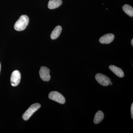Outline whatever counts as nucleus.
Listing matches in <instances>:
<instances>
[{
    "label": "nucleus",
    "instance_id": "obj_3",
    "mask_svg": "<svg viewBox=\"0 0 133 133\" xmlns=\"http://www.w3.org/2000/svg\"><path fill=\"white\" fill-rule=\"evenodd\" d=\"M49 97L50 99L62 104H64L65 102L64 97L62 94L56 91L50 92L49 95Z\"/></svg>",
    "mask_w": 133,
    "mask_h": 133
},
{
    "label": "nucleus",
    "instance_id": "obj_5",
    "mask_svg": "<svg viewBox=\"0 0 133 133\" xmlns=\"http://www.w3.org/2000/svg\"><path fill=\"white\" fill-rule=\"evenodd\" d=\"M21 79V74L18 70H15L12 72L10 78L11 85L12 86H17L20 83Z\"/></svg>",
    "mask_w": 133,
    "mask_h": 133
},
{
    "label": "nucleus",
    "instance_id": "obj_13",
    "mask_svg": "<svg viewBox=\"0 0 133 133\" xmlns=\"http://www.w3.org/2000/svg\"><path fill=\"white\" fill-rule=\"evenodd\" d=\"M131 114L132 118L133 119V103H132L131 107Z\"/></svg>",
    "mask_w": 133,
    "mask_h": 133
},
{
    "label": "nucleus",
    "instance_id": "obj_10",
    "mask_svg": "<svg viewBox=\"0 0 133 133\" xmlns=\"http://www.w3.org/2000/svg\"><path fill=\"white\" fill-rule=\"evenodd\" d=\"M62 27L60 26H56L51 34V38L52 40L57 38L60 35L62 31Z\"/></svg>",
    "mask_w": 133,
    "mask_h": 133
},
{
    "label": "nucleus",
    "instance_id": "obj_15",
    "mask_svg": "<svg viewBox=\"0 0 133 133\" xmlns=\"http://www.w3.org/2000/svg\"><path fill=\"white\" fill-rule=\"evenodd\" d=\"M109 84L110 85H112V82H110Z\"/></svg>",
    "mask_w": 133,
    "mask_h": 133
},
{
    "label": "nucleus",
    "instance_id": "obj_7",
    "mask_svg": "<svg viewBox=\"0 0 133 133\" xmlns=\"http://www.w3.org/2000/svg\"><path fill=\"white\" fill-rule=\"evenodd\" d=\"M115 36L112 33H108L102 36L100 38V42L102 44L110 43L114 40Z\"/></svg>",
    "mask_w": 133,
    "mask_h": 133
},
{
    "label": "nucleus",
    "instance_id": "obj_8",
    "mask_svg": "<svg viewBox=\"0 0 133 133\" xmlns=\"http://www.w3.org/2000/svg\"><path fill=\"white\" fill-rule=\"evenodd\" d=\"M109 69L116 76L120 78H122L124 77V72L121 68L114 65H109Z\"/></svg>",
    "mask_w": 133,
    "mask_h": 133
},
{
    "label": "nucleus",
    "instance_id": "obj_2",
    "mask_svg": "<svg viewBox=\"0 0 133 133\" xmlns=\"http://www.w3.org/2000/svg\"><path fill=\"white\" fill-rule=\"evenodd\" d=\"M41 107V105L39 103H35L30 106L28 110L23 115V119L25 121L28 120L32 115L38 110Z\"/></svg>",
    "mask_w": 133,
    "mask_h": 133
},
{
    "label": "nucleus",
    "instance_id": "obj_12",
    "mask_svg": "<svg viewBox=\"0 0 133 133\" xmlns=\"http://www.w3.org/2000/svg\"><path fill=\"white\" fill-rule=\"evenodd\" d=\"M122 9L127 15L129 16L133 17V8L131 6L125 4L122 7Z\"/></svg>",
    "mask_w": 133,
    "mask_h": 133
},
{
    "label": "nucleus",
    "instance_id": "obj_1",
    "mask_svg": "<svg viewBox=\"0 0 133 133\" xmlns=\"http://www.w3.org/2000/svg\"><path fill=\"white\" fill-rule=\"evenodd\" d=\"M29 23L28 17L26 15L21 16L18 21L15 23V30L18 31H21L24 30L28 24Z\"/></svg>",
    "mask_w": 133,
    "mask_h": 133
},
{
    "label": "nucleus",
    "instance_id": "obj_4",
    "mask_svg": "<svg viewBox=\"0 0 133 133\" xmlns=\"http://www.w3.org/2000/svg\"><path fill=\"white\" fill-rule=\"evenodd\" d=\"M95 77L98 83L104 86H107L111 82V79L109 77L101 73H98L96 74Z\"/></svg>",
    "mask_w": 133,
    "mask_h": 133
},
{
    "label": "nucleus",
    "instance_id": "obj_14",
    "mask_svg": "<svg viewBox=\"0 0 133 133\" xmlns=\"http://www.w3.org/2000/svg\"><path fill=\"white\" fill-rule=\"evenodd\" d=\"M131 44H132V46H133V39H132V41L131 42Z\"/></svg>",
    "mask_w": 133,
    "mask_h": 133
},
{
    "label": "nucleus",
    "instance_id": "obj_11",
    "mask_svg": "<svg viewBox=\"0 0 133 133\" xmlns=\"http://www.w3.org/2000/svg\"><path fill=\"white\" fill-rule=\"evenodd\" d=\"M104 118V114L101 111H98L95 115L94 122L95 124H98L102 121Z\"/></svg>",
    "mask_w": 133,
    "mask_h": 133
},
{
    "label": "nucleus",
    "instance_id": "obj_6",
    "mask_svg": "<svg viewBox=\"0 0 133 133\" xmlns=\"http://www.w3.org/2000/svg\"><path fill=\"white\" fill-rule=\"evenodd\" d=\"M50 70L48 67L42 66L41 67L39 71L40 77L43 81H48L50 79Z\"/></svg>",
    "mask_w": 133,
    "mask_h": 133
},
{
    "label": "nucleus",
    "instance_id": "obj_16",
    "mask_svg": "<svg viewBox=\"0 0 133 133\" xmlns=\"http://www.w3.org/2000/svg\"><path fill=\"white\" fill-rule=\"evenodd\" d=\"M1 63H0V72H1Z\"/></svg>",
    "mask_w": 133,
    "mask_h": 133
},
{
    "label": "nucleus",
    "instance_id": "obj_9",
    "mask_svg": "<svg viewBox=\"0 0 133 133\" xmlns=\"http://www.w3.org/2000/svg\"><path fill=\"white\" fill-rule=\"evenodd\" d=\"M62 0H50L48 3V8L50 9L57 8L62 5Z\"/></svg>",
    "mask_w": 133,
    "mask_h": 133
}]
</instances>
